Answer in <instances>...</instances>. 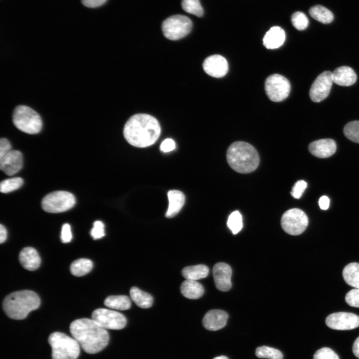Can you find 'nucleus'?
Returning a JSON list of instances; mask_svg holds the SVG:
<instances>
[{
  "label": "nucleus",
  "instance_id": "nucleus-32",
  "mask_svg": "<svg viewBox=\"0 0 359 359\" xmlns=\"http://www.w3.org/2000/svg\"><path fill=\"white\" fill-rule=\"evenodd\" d=\"M23 180L19 177L3 180L0 183V191L2 193H8L20 188L23 184Z\"/></svg>",
  "mask_w": 359,
  "mask_h": 359
},
{
  "label": "nucleus",
  "instance_id": "nucleus-24",
  "mask_svg": "<svg viewBox=\"0 0 359 359\" xmlns=\"http://www.w3.org/2000/svg\"><path fill=\"white\" fill-rule=\"evenodd\" d=\"M130 294L132 300L140 308H149L153 305V297L136 287L131 288Z\"/></svg>",
  "mask_w": 359,
  "mask_h": 359
},
{
  "label": "nucleus",
  "instance_id": "nucleus-6",
  "mask_svg": "<svg viewBox=\"0 0 359 359\" xmlns=\"http://www.w3.org/2000/svg\"><path fill=\"white\" fill-rule=\"evenodd\" d=\"M12 121L18 130L29 134L39 133L42 127V122L39 115L25 105H19L15 108L12 114Z\"/></svg>",
  "mask_w": 359,
  "mask_h": 359
},
{
  "label": "nucleus",
  "instance_id": "nucleus-13",
  "mask_svg": "<svg viewBox=\"0 0 359 359\" xmlns=\"http://www.w3.org/2000/svg\"><path fill=\"white\" fill-rule=\"evenodd\" d=\"M332 72L326 71L320 74L313 83L310 89L311 99L320 102L329 95L333 84Z\"/></svg>",
  "mask_w": 359,
  "mask_h": 359
},
{
  "label": "nucleus",
  "instance_id": "nucleus-19",
  "mask_svg": "<svg viewBox=\"0 0 359 359\" xmlns=\"http://www.w3.org/2000/svg\"><path fill=\"white\" fill-rule=\"evenodd\" d=\"M19 261L22 266L26 270L34 271L40 265L41 259L37 251L31 247L23 248L19 254Z\"/></svg>",
  "mask_w": 359,
  "mask_h": 359
},
{
  "label": "nucleus",
  "instance_id": "nucleus-29",
  "mask_svg": "<svg viewBox=\"0 0 359 359\" xmlns=\"http://www.w3.org/2000/svg\"><path fill=\"white\" fill-rule=\"evenodd\" d=\"M93 268V262L86 258H80L74 260L70 265V270L72 274L75 276H82L89 273Z\"/></svg>",
  "mask_w": 359,
  "mask_h": 359
},
{
  "label": "nucleus",
  "instance_id": "nucleus-25",
  "mask_svg": "<svg viewBox=\"0 0 359 359\" xmlns=\"http://www.w3.org/2000/svg\"><path fill=\"white\" fill-rule=\"evenodd\" d=\"M208 273V267L203 264L187 266L183 268L181 271L184 278L195 281L206 277Z\"/></svg>",
  "mask_w": 359,
  "mask_h": 359
},
{
  "label": "nucleus",
  "instance_id": "nucleus-40",
  "mask_svg": "<svg viewBox=\"0 0 359 359\" xmlns=\"http://www.w3.org/2000/svg\"><path fill=\"white\" fill-rule=\"evenodd\" d=\"M61 240L63 243H68L70 242L72 238L70 226L68 223H65L63 225L61 232Z\"/></svg>",
  "mask_w": 359,
  "mask_h": 359
},
{
  "label": "nucleus",
  "instance_id": "nucleus-12",
  "mask_svg": "<svg viewBox=\"0 0 359 359\" xmlns=\"http://www.w3.org/2000/svg\"><path fill=\"white\" fill-rule=\"evenodd\" d=\"M326 324L328 327L334 330H352L359 326V316L352 313H334L327 317Z\"/></svg>",
  "mask_w": 359,
  "mask_h": 359
},
{
  "label": "nucleus",
  "instance_id": "nucleus-36",
  "mask_svg": "<svg viewBox=\"0 0 359 359\" xmlns=\"http://www.w3.org/2000/svg\"><path fill=\"white\" fill-rule=\"evenodd\" d=\"M313 359H339L337 354L327 347L322 348L315 353Z\"/></svg>",
  "mask_w": 359,
  "mask_h": 359
},
{
  "label": "nucleus",
  "instance_id": "nucleus-4",
  "mask_svg": "<svg viewBox=\"0 0 359 359\" xmlns=\"http://www.w3.org/2000/svg\"><path fill=\"white\" fill-rule=\"evenodd\" d=\"M40 304V298L36 293L24 290L7 295L2 302V308L9 318L22 320L29 312L38 309Z\"/></svg>",
  "mask_w": 359,
  "mask_h": 359
},
{
  "label": "nucleus",
  "instance_id": "nucleus-33",
  "mask_svg": "<svg viewBox=\"0 0 359 359\" xmlns=\"http://www.w3.org/2000/svg\"><path fill=\"white\" fill-rule=\"evenodd\" d=\"M227 225L232 233L236 234L238 233L243 227L242 217L238 211L232 212L229 216Z\"/></svg>",
  "mask_w": 359,
  "mask_h": 359
},
{
  "label": "nucleus",
  "instance_id": "nucleus-2",
  "mask_svg": "<svg viewBox=\"0 0 359 359\" xmlns=\"http://www.w3.org/2000/svg\"><path fill=\"white\" fill-rule=\"evenodd\" d=\"M70 331L83 350L90 354L101 351L109 342V335L106 329L93 319L82 318L73 321Z\"/></svg>",
  "mask_w": 359,
  "mask_h": 359
},
{
  "label": "nucleus",
  "instance_id": "nucleus-18",
  "mask_svg": "<svg viewBox=\"0 0 359 359\" xmlns=\"http://www.w3.org/2000/svg\"><path fill=\"white\" fill-rule=\"evenodd\" d=\"M336 144L331 139H320L311 143L309 150L311 154L319 158H326L336 151Z\"/></svg>",
  "mask_w": 359,
  "mask_h": 359
},
{
  "label": "nucleus",
  "instance_id": "nucleus-22",
  "mask_svg": "<svg viewBox=\"0 0 359 359\" xmlns=\"http://www.w3.org/2000/svg\"><path fill=\"white\" fill-rule=\"evenodd\" d=\"M168 196L169 201V205L166 213V217L167 218H172L180 212L184 205L185 196L180 191L171 190L169 191Z\"/></svg>",
  "mask_w": 359,
  "mask_h": 359
},
{
  "label": "nucleus",
  "instance_id": "nucleus-23",
  "mask_svg": "<svg viewBox=\"0 0 359 359\" xmlns=\"http://www.w3.org/2000/svg\"><path fill=\"white\" fill-rule=\"evenodd\" d=\"M180 292L185 298L190 299H197L201 297L204 293L202 285L195 280H184L181 284Z\"/></svg>",
  "mask_w": 359,
  "mask_h": 359
},
{
  "label": "nucleus",
  "instance_id": "nucleus-14",
  "mask_svg": "<svg viewBox=\"0 0 359 359\" xmlns=\"http://www.w3.org/2000/svg\"><path fill=\"white\" fill-rule=\"evenodd\" d=\"M203 68L209 75L215 78H221L227 73L228 65L224 57L215 54L208 56L204 60Z\"/></svg>",
  "mask_w": 359,
  "mask_h": 359
},
{
  "label": "nucleus",
  "instance_id": "nucleus-7",
  "mask_svg": "<svg viewBox=\"0 0 359 359\" xmlns=\"http://www.w3.org/2000/svg\"><path fill=\"white\" fill-rule=\"evenodd\" d=\"M192 28V22L187 16L176 14L166 19L162 25L164 36L172 40H178L187 35Z\"/></svg>",
  "mask_w": 359,
  "mask_h": 359
},
{
  "label": "nucleus",
  "instance_id": "nucleus-28",
  "mask_svg": "<svg viewBox=\"0 0 359 359\" xmlns=\"http://www.w3.org/2000/svg\"><path fill=\"white\" fill-rule=\"evenodd\" d=\"M309 14L314 19L324 24L330 23L334 19L333 13L320 5L312 7L309 10Z\"/></svg>",
  "mask_w": 359,
  "mask_h": 359
},
{
  "label": "nucleus",
  "instance_id": "nucleus-43",
  "mask_svg": "<svg viewBox=\"0 0 359 359\" xmlns=\"http://www.w3.org/2000/svg\"><path fill=\"white\" fill-rule=\"evenodd\" d=\"M107 0H81L82 3L88 7L94 8L104 4Z\"/></svg>",
  "mask_w": 359,
  "mask_h": 359
},
{
  "label": "nucleus",
  "instance_id": "nucleus-26",
  "mask_svg": "<svg viewBox=\"0 0 359 359\" xmlns=\"http://www.w3.org/2000/svg\"><path fill=\"white\" fill-rule=\"evenodd\" d=\"M343 276L349 285L359 289V263H349L344 268Z\"/></svg>",
  "mask_w": 359,
  "mask_h": 359
},
{
  "label": "nucleus",
  "instance_id": "nucleus-39",
  "mask_svg": "<svg viewBox=\"0 0 359 359\" xmlns=\"http://www.w3.org/2000/svg\"><path fill=\"white\" fill-rule=\"evenodd\" d=\"M307 183L303 180H298L295 183L291 192L293 197L299 199L307 187Z\"/></svg>",
  "mask_w": 359,
  "mask_h": 359
},
{
  "label": "nucleus",
  "instance_id": "nucleus-30",
  "mask_svg": "<svg viewBox=\"0 0 359 359\" xmlns=\"http://www.w3.org/2000/svg\"><path fill=\"white\" fill-rule=\"evenodd\" d=\"M259 358L269 359H283V354L278 350L267 346L258 347L255 352Z\"/></svg>",
  "mask_w": 359,
  "mask_h": 359
},
{
  "label": "nucleus",
  "instance_id": "nucleus-10",
  "mask_svg": "<svg viewBox=\"0 0 359 359\" xmlns=\"http://www.w3.org/2000/svg\"><path fill=\"white\" fill-rule=\"evenodd\" d=\"M289 81L283 76L274 74L269 76L265 82V89L268 98L272 101L281 102L286 99L290 91Z\"/></svg>",
  "mask_w": 359,
  "mask_h": 359
},
{
  "label": "nucleus",
  "instance_id": "nucleus-35",
  "mask_svg": "<svg viewBox=\"0 0 359 359\" xmlns=\"http://www.w3.org/2000/svg\"><path fill=\"white\" fill-rule=\"evenodd\" d=\"M291 21L293 26L299 30L305 29L309 23L307 17L301 11H297L292 14Z\"/></svg>",
  "mask_w": 359,
  "mask_h": 359
},
{
  "label": "nucleus",
  "instance_id": "nucleus-16",
  "mask_svg": "<svg viewBox=\"0 0 359 359\" xmlns=\"http://www.w3.org/2000/svg\"><path fill=\"white\" fill-rule=\"evenodd\" d=\"M22 166V155L19 151L11 150L0 158V169L8 176L17 173L21 169Z\"/></svg>",
  "mask_w": 359,
  "mask_h": 359
},
{
  "label": "nucleus",
  "instance_id": "nucleus-3",
  "mask_svg": "<svg viewBox=\"0 0 359 359\" xmlns=\"http://www.w3.org/2000/svg\"><path fill=\"white\" fill-rule=\"evenodd\" d=\"M226 160L229 166L240 174H248L258 167L260 160L259 154L251 145L244 142L233 143L226 152Z\"/></svg>",
  "mask_w": 359,
  "mask_h": 359
},
{
  "label": "nucleus",
  "instance_id": "nucleus-45",
  "mask_svg": "<svg viewBox=\"0 0 359 359\" xmlns=\"http://www.w3.org/2000/svg\"><path fill=\"white\" fill-rule=\"evenodd\" d=\"M7 237V231L6 228L1 224L0 225V242H4Z\"/></svg>",
  "mask_w": 359,
  "mask_h": 359
},
{
  "label": "nucleus",
  "instance_id": "nucleus-17",
  "mask_svg": "<svg viewBox=\"0 0 359 359\" xmlns=\"http://www.w3.org/2000/svg\"><path fill=\"white\" fill-rule=\"evenodd\" d=\"M228 317L227 313L223 310H211L204 315L202 319V325L209 331H217L226 325Z\"/></svg>",
  "mask_w": 359,
  "mask_h": 359
},
{
  "label": "nucleus",
  "instance_id": "nucleus-31",
  "mask_svg": "<svg viewBox=\"0 0 359 359\" xmlns=\"http://www.w3.org/2000/svg\"><path fill=\"white\" fill-rule=\"evenodd\" d=\"M181 7L186 12L198 17L201 16L203 14V9L199 0H182Z\"/></svg>",
  "mask_w": 359,
  "mask_h": 359
},
{
  "label": "nucleus",
  "instance_id": "nucleus-47",
  "mask_svg": "<svg viewBox=\"0 0 359 359\" xmlns=\"http://www.w3.org/2000/svg\"><path fill=\"white\" fill-rule=\"evenodd\" d=\"M213 359H228V358L226 356H221L220 357L214 358Z\"/></svg>",
  "mask_w": 359,
  "mask_h": 359
},
{
  "label": "nucleus",
  "instance_id": "nucleus-11",
  "mask_svg": "<svg viewBox=\"0 0 359 359\" xmlns=\"http://www.w3.org/2000/svg\"><path fill=\"white\" fill-rule=\"evenodd\" d=\"M91 317L92 319L105 329L120 330L124 328L127 324L124 315L107 309H96L92 312Z\"/></svg>",
  "mask_w": 359,
  "mask_h": 359
},
{
  "label": "nucleus",
  "instance_id": "nucleus-41",
  "mask_svg": "<svg viewBox=\"0 0 359 359\" xmlns=\"http://www.w3.org/2000/svg\"><path fill=\"white\" fill-rule=\"evenodd\" d=\"M11 150V146L9 141L5 138L0 140V158L3 157Z\"/></svg>",
  "mask_w": 359,
  "mask_h": 359
},
{
  "label": "nucleus",
  "instance_id": "nucleus-44",
  "mask_svg": "<svg viewBox=\"0 0 359 359\" xmlns=\"http://www.w3.org/2000/svg\"><path fill=\"white\" fill-rule=\"evenodd\" d=\"M319 205L321 209H327L330 205V199L328 197L325 195L321 196L319 200Z\"/></svg>",
  "mask_w": 359,
  "mask_h": 359
},
{
  "label": "nucleus",
  "instance_id": "nucleus-8",
  "mask_svg": "<svg viewBox=\"0 0 359 359\" xmlns=\"http://www.w3.org/2000/svg\"><path fill=\"white\" fill-rule=\"evenodd\" d=\"M75 197L71 193L63 190L52 192L42 200V209L49 213H59L72 208L75 204Z\"/></svg>",
  "mask_w": 359,
  "mask_h": 359
},
{
  "label": "nucleus",
  "instance_id": "nucleus-38",
  "mask_svg": "<svg viewBox=\"0 0 359 359\" xmlns=\"http://www.w3.org/2000/svg\"><path fill=\"white\" fill-rule=\"evenodd\" d=\"M345 300L350 306L359 308V289L350 290L346 295Z\"/></svg>",
  "mask_w": 359,
  "mask_h": 359
},
{
  "label": "nucleus",
  "instance_id": "nucleus-37",
  "mask_svg": "<svg viewBox=\"0 0 359 359\" xmlns=\"http://www.w3.org/2000/svg\"><path fill=\"white\" fill-rule=\"evenodd\" d=\"M104 224L100 220L95 221L90 231L91 237L94 239L101 238L105 236Z\"/></svg>",
  "mask_w": 359,
  "mask_h": 359
},
{
  "label": "nucleus",
  "instance_id": "nucleus-27",
  "mask_svg": "<svg viewBox=\"0 0 359 359\" xmlns=\"http://www.w3.org/2000/svg\"><path fill=\"white\" fill-rule=\"evenodd\" d=\"M104 304L110 308L118 310H128L131 305L129 298L125 295L109 296L105 299Z\"/></svg>",
  "mask_w": 359,
  "mask_h": 359
},
{
  "label": "nucleus",
  "instance_id": "nucleus-5",
  "mask_svg": "<svg viewBox=\"0 0 359 359\" xmlns=\"http://www.w3.org/2000/svg\"><path fill=\"white\" fill-rule=\"evenodd\" d=\"M48 342L52 349V359H77L80 345L73 338L61 332L50 335Z\"/></svg>",
  "mask_w": 359,
  "mask_h": 359
},
{
  "label": "nucleus",
  "instance_id": "nucleus-15",
  "mask_svg": "<svg viewBox=\"0 0 359 359\" xmlns=\"http://www.w3.org/2000/svg\"><path fill=\"white\" fill-rule=\"evenodd\" d=\"M212 274L216 288L221 291H227L231 287L232 270L229 265L223 262L215 264Z\"/></svg>",
  "mask_w": 359,
  "mask_h": 359
},
{
  "label": "nucleus",
  "instance_id": "nucleus-9",
  "mask_svg": "<svg viewBox=\"0 0 359 359\" xmlns=\"http://www.w3.org/2000/svg\"><path fill=\"white\" fill-rule=\"evenodd\" d=\"M308 224L306 213L299 208H294L285 211L281 219V225L284 231L292 235L303 233Z\"/></svg>",
  "mask_w": 359,
  "mask_h": 359
},
{
  "label": "nucleus",
  "instance_id": "nucleus-42",
  "mask_svg": "<svg viewBox=\"0 0 359 359\" xmlns=\"http://www.w3.org/2000/svg\"><path fill=\"white\" fill-rule=\"evenodd\" d=\"M175 142L172 139H166L161 144L160 149L164 152H169L175 148Z\"/></svg>",
  "mask_w": 359,
  "mask_h": 359
},
{
  "label": "nucleus",
  "instance_id": "nucleus-46",
  "mask_svg": "<svg viewBox=\"0 0 359 359\" xmlns=\"http://www.w3.org/2000/svg\"><path fill=\"white\" fill-rule=\"evenodd\" d=\"M353 352L355 356L359 358V337L356 339L354 343Z\"/></svg>",
  "mask_w": 359,
  "mask_h": 359
},
{
  "label": "nucleus",
  "instance_id": "nucleus-34",
  "mask_svg": "<svg viewBox=\"0 0 359 359\" xmlns=\"http://www.w3.org/2000/svg\"><path fill=\"white\" fill-rule=\"evenodd\" d=\"M345 136L352 142L359 143V121L347 124L344 129Z\"/></svg>",
  "mask_w": 359,
  "mask_h": 359
},
{
  "label": "nucleus",
  "instance_id": "nucleus-21",
  "mask_svg": "<svg viewBox=\"0 0 359 359\" xmlns=\"http://www.w3.org/2000/svg\"><path fill=\"white\" fill-rule=\"evenodd\" d=\"M285 40V33L279 26L272 27L265 34L263 42L268 49H276L280 47Z\"/></svg>",
  "mask_w": 359,
  "mask_h": 359
},
{
  "label": "nucleus",
  "instance_id": "nucleus-1",
  "mask_svg": "<svg viewBox=\"0 0 359 359\" xmlns=\"http://www.w3.org/2000/svg\"><path fill=\"white\" fill-rule=\"evenodd\" d=\"M161 131L160 124L154 117L146 114H137L127 121L123 133L125 139L131 145L145 148L157 141Z\"/></svg>",
  "mask_w": 359,
  "mask_h": 359
},
{
  "label": "nucleus",
  "instance_id": "nucleus-20",
  "mask_svg": "<svg viewBox=\"0 0 359 359\" xmlns=\"http://www.w3.org/2000/svg\"><path fill=\"white\" fill-rule=\"evenodd\" d=\"M357 79L355 72L348 66L339 67L332 72L333 82L340 86H351L356 82Z\"/></svg>",
  "mask_w": 359,
  "mask_h": 359
}]
</instances>
